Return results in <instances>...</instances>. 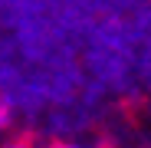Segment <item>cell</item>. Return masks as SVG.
<instances>
[{"label":"cell","mask_w":151,"mask_h":148,"mask_svg":"<svg viewBox=\"0 0 151 148\" xmlns=\"http://www.w3.org/2000/svg\"><path fill=\"white\" fill-rule=\"evenodd\" d=\"M53 148H69V145H53Z\"/></svg>","instance_id":"obj_1"}]
</instances>
